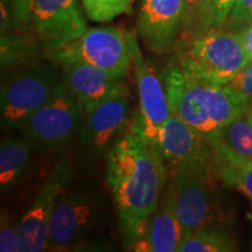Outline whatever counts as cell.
Here are the masks:
<instances>
[{"label": "cell", "mask_w": 252, "mask_h": 252, "mask_svg": "<svg viewBox=\"0 0 252 252\" xmlns=\"http://www.w3.org/2000/svg\"><path fill=\"white\" fill-rule=\"evenodd\" d=\"M106 154V179L117 206L123 247L130 251L159 207L168 168L137 117Z\"/></svg>", "instance_id": "6da1fadb"}, {"label": "cell", "mask_w": 252, "mask_h": 252, "mask_svg": "<svg viewBox=\"0 0 252 252\" xmlns=\"http://www.w3.org/2000/svg\"><path fill=\"white\" fill-rule=\"evenodd\" d=\"M172 113L213 139L223 126L250 110V100L217 84L182 71L172 63L163 76Z\"/></svg>", "instance_id": "7a4b0ae2"}, {"label": "cell", "mask_w": 252, "mask_h": 252, "mask_svg": "<svg viewBox=\"0 0 252 252\" xmlns=\"http://www.w3.org/2000/svg\"><path fill=\"white\" fill-rule=\"evenodd\" d=\"M6 4L11 30L31 33L45 55L69 45L89 28L78 0H6Z\"/></svg>", "instance_id": "3957f363"}, {"label": "cell", "mask_w": 252, "mask_h": 252, "mask_svg": "<svg viewBox=\"0 0 252 252\" xmlns=\"http://www.w3.org/2000/svg\"><path fill=\"white\" fill-rule=\"evenodd\" d=\"M250 60L241 34L222 27L185 42L172 63L191 76L224 86Z\"/></svg>", "instance_id": "277c9868"}, {"label": "cell", "mask_w": 252, "mask_h": 252, "mask_svg": "<svg viewBox=\"0 0 252 252\" xmlns=\"http://www.w3.org/2000/svg\"><path fill=\"white\" fill-rule=\"evenodd\" d=\"M169 184L163 197L184 226L186 235L215 224L219 194L215 166L185 165L168 171ZM186 236V237H187Z\"/></svg>", "instance_id": "5b68a950"}, {"label": "cell", "mask_w": 252, "mask_h": 252, "mask_svg": "<svg viewBox=\"0 0 252 252\" xmlns=\"http://www.w3.org/2000/svg\"><path fill=\"white\" fill-rule=\"evenodd\" d=\"M138 49L139 45L133 33L122 27L108 26L88 28L69 45L45 56L59 64L69 61L89 63L125 80Z\"/></svg>", "instance_id": "8992f818"}, {"label": "cell", "mask_w": 252, "mask_h": 252, "mask_svg": "<svg viewBox=\"0 0 252 252\" xmlns=\"http://www.w3.org/2000/svg\"><path fill=\"white\" fill-rule=\"evenodd\" d=\"M63 78L56 68L49 64L31 63L14 68L2 80L0 90L2 128H20L36 110L52 98Z\"/></svg>", "instance_id": "52a82bcc"}, {"label": "cell", "mask_w": 252, "mask_h": 252, "mask_svg": "<svg viewBox=\"0 0 252 252\" xmlns=\"http://www.w3.org/2000/svg\"><path fill=\"white\" fill-rule=\"evenodd\" d=\"M84 112L64 78L45 105L36 110L19 130L31 143L54 149L67 144L82 128Z\"/></svg>", "instance_id": "ba28073f"}, {"label": "cell", "mask_w": 252, "mask_h": 252, "mask_svg": "<svg viewBox=\"0 0 252 252\" xmlns=\"http://www.w3.org/2000/svg\"><path fill=\"white\" fill-rule=\"evenodd\" d=\"M74 169L67 161L59 162L49 173L31 207L19 220L23 252H41L48 249L50 217L60 194L70 184Z\"/></svg>", "instance_id": "9c48e42d"}, {"label": "cell", "mask_w": 252, "mask_h": 252, "mask_svg": "<svg viewBox=\"0 0 252 252\" xmlns=\"http://www.w3.org/2000/svg\"><path fill=\"white\" fill-rule=\"evenodd\" d=\"M130 113V96L125 87L84 113L80 132L82 145L93 154L109 151L131 124Z\"/></svg>", "instance_id": "30bf717a"}, {"label": "cell", "mask_w": 252, "mask_h": 252, "mask_svg": "<svg viewBox=\"0 0 252 252\" xmlns=\"http://www.w3.org/2000/svg\"><path fill=\"white\" fill-rule=\"evenodd\" d=\"M96 215V204L89 195L65 188L56 200L50 217L48 249L80 243L93 230Z\"/></svg>", "instance_id": "8fae6325"}, {"label": "cell", "mask_w": 252, "mask_h": 252, "mask_svg": "<svg viewBox=\"0 0 252 252\" xmlns=\"http://www.w3.org/2000/svg\"><path fill=\"white\" fill-rule=\"evenodd\" d=\"M185 0H140L137 32L156 54L172 52L180 43Z\"/></svg>", "instance_id": "7c38bea8"}, {"label": "cell", "mask_w": 252, "mask_h": 252, "mask_svg": "<svg viewBox=\"0 0 252 252\" xmlns=\"http://www.w3.org/2000/svg\"><path fill=\"white\" fill-rule=\"evenodd\" d=\"M158 146L168 171L185 165L215 166L214 151L209 141L174 113L160 128Z\"/></svg>", "instance_id": "4fadbf2b"}, {"label": "cell", "mask_w": 252, "mask_h": 252, "mask_svg": "<svg viewBox=\"0 0 252 252\" xmlns=\"http://www.w3.org/2000/svg\"><path fill=\"white\" fill-rule=\"evenodd\" d=\"M133 65L139 96L137 119L146 139L158 144L160 128L172 115L165 81L158 74L157 69L144 59L140 48L135 53Z\"/></svg>", "instance_id": "5bb4252c"}, {"label": "cell", "mask_w": 252, "mask_h": 252, "mask_svg": "<svg viewBox=\"0 0 252 252\" xmlns=\"http://www.w3.org/2000/svg\"><path fill=\"white\" fill-rule=\"evenodd\" d=\"M63 75L86 113L110 94L127 87L124 78H118L104 69L81 61L62 63Z\"/></svg>", "instance_id": "9a60e30c"}, {"label": "cell", "mask_w": 252, "mask_h": 252, "mask_svg": "<svg viewBox=\"0 0 252 252\" xmlns=\"http://www.w3.org/2000/svg\"><path fill=\"white\" fill-rule=\"evenodd\" d=\"M186 236L184 226L163 197L150 217L143 236L132 245L130 251L178 252Z\"/></svg>", "instance_id": "2e32d148"}, {"label": "cell", "mask_w": 252, "mask_h": 252, "mask_svg": "<svg viewBox=\"0 0 252 252\" xmlns=\"http://www.w3.org/2000/svg\"><path fill=\"white\" fill-rule=\"evenodd\" d=\"M215 162L252 161V122L250 110L223 126L210 139Z\"/></svg>", "instance_id": "e0dca14e"}, {"label": "cell", "mask_w": 252, "mask_h": 252, "mask_svg": "<svg viewBox=\"0 0 252 252\" xmlns=\"http://www.w3.org/2000/svg\"><path fill=\"white\" fill-rule=\"evenodd\" d=\"M27 138H7L0 146V188L1 193L12 189L26 171L31 157Z\"/></svg>", "instance_id": "ac0fdd59"}, {"label": "cell", "mask_w": 252, "mask_h": 252, "mask_svg": "<svg viewBox=\"0 0 252 252\" xmlns=\"http://www.w3.org/2000/svg\"><path fill=\"white\" fill-rule=\"evenodd\" d=\"M42 52L35 37L28 32L1 33V69L17 68L33 63L37 53ZM45 54V53H43Z\"/></svg>", "instance_id": "d6986e66"}, {"label": "cell", "mask_w": 252, "mask_h": 252, "mask_svg": "<svg viewBox=\"0 0 252 252\" xmlns=\"http://www.w3.org/2000/svg\"><path fill=\"white\" fill-rule=\"evenodd\" d=\"M237 250L235 241L225 230L209 224L185 238L178 252H232Z\"/></svg>", "instance_id": "ffe728a7"}, {"label": "cell", "mask_w": 252, "mask_h": 252, "mask_svg": "<svg viewBox=\"0 0 252 252\" xmlns=\"http://www.w3.org/2000/svg\"><path fill=\"white\" fill-rule=\"evenodd\" d=\"M217 176L222 182L243 193L252 203V161L239 163L215 162Z\"/></svg>", "instance_id": "44dd1931"}, {"label": "cell", "mask_w": 252, "mask_h": 252, "mask_svg": "<svg viewBox=\"0 0 252 252\" xmlns=\"http://www.w3.org/2000/svg\"><path fill=\"white\" fill-rule=\"evenodd\" d=\"M87 17L94 23H109L123 14H131L134 0H81Z\"/></svg>", "instance_id": "7402d4cb"}, {"label": "cell", "mask_w": 252, "mask_h": 252, "mask_svg": "<svg viewBox=\"0 0 252 252\" xmlns=\"http://www.w3.org/2000/svg\"><path fill=\"white\" fill-rule=\"evenodd\" d=\"M212 0H185V19L181 39L185 42L202 32L204 19Z\"/></svg>", "instance_id": "603a6c76"}, {"label": "cell", "mask_w": 252, "mask_h": 252, "mask_svg": "<svg viewBox=\"0 0 252 252\" xmlns=\"http://www.w3.org/2000/svg\"><path fill=\"white\" fill-rule=\"evenodd\" d=\"M0 251L23 252L19 220H15L7 210H1L0 217Z\"/></svg>", "instance_id": "cb8c5ba5"}, {"label": "cell", "mask_w": 252, "mask_h": 252, "mask_svg": "<svg viewBox=\"0 0 252 252\" xmlns=\"http://www.w3.org/2000/svg\"><path fill=\"white\" fill-rule=\"evenodd\" d=\"M237 0H212L204 19L202 32L225 26ZM198 35V34H197Z\"/></svg>", "instance_id": "d4e9b609"}, {"label": "cell", "mask_w": 252, "mask_h": 252, "mask_svg": "<svg viewBox=\"0 0 252 252\" xmlns=\"http://www.w3.org/2000/svg\"><path fill=\"white\" fill-rule=\"evenodd\" d=\"M224 86L239 96L252 102V60Z\"/></svg>", "instance_id": "484cf974"}, {"label": "cell", "mask_w": 252, "mask_h": 252, "mask_svg": "<svg viewBox=\"0 0 252 252\" xmlns=\"http://www.w3.org/2000/svg\"><path fill=\"white\" fill-rule=\"evenodd\" d=\"M228 20L236 24L252 23V0H237Z\"/></svg>", "instance_id": "4316f807"}, {"label": "cell", "mask_w": 252, "mask_h": 252, "mask_svg": "<svg viewBox=\"0 0 252 252\" xmlns=\"http://www.w3.org/2000/svg\"><path fill=\"white\" fill-rule=\"evenodd\" d=\"M237 32L241 34L248 54L252 60V23L243 24L241 28H237Z\"/></svg>", "instance_id": "83f0119b"}, {"label": "cell", "mask_w": 252, "mask_h": 252, "mask_svg": "<svg viewBox=\"0 0 252 252\" xmlns=\"http://www.w3.org/2000/svg\"><path fill=\"white\" fill-rule=\"evenodd\" d=\"M250 119L252 122V102H251V108H250Z\"/></svg>", "instance_id": "f1b7e54d"}]
</instances>
